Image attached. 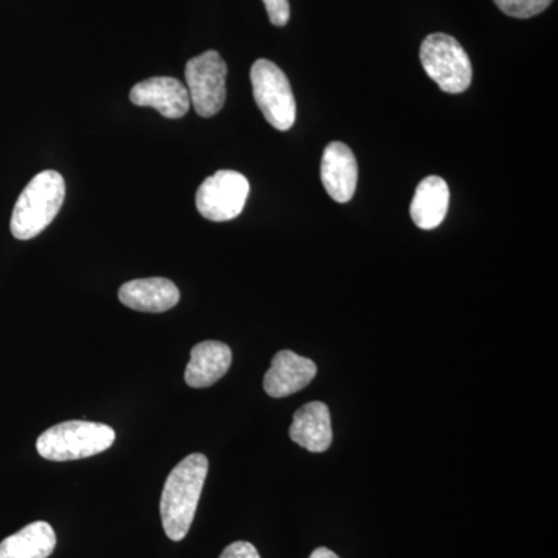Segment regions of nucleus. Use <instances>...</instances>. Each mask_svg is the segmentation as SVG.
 Masks as SVG:
<instances>
[{
    "mask_svg": "<svg viewBox=\"0 0 558 558\" xmlns=\"http://www.w3.org/2000/svg\"><path fill=\"white\" fill-rule=\"evenodd\" d=\"M207 473V457L193 453L180 461L165 481L160 515L165 534L172 542H180L189 534L196 517Z\"/></svg>",
    "mask_w": 558,
    "mask_h": 558,
    "instance_id": "f257e3e1",
    "label": "nucleus"
},
{
    "mask_svg": "<svg viewBox=\"0 0 558 558\" xmlns=\"http://www.w3.org/2000/svg\"><path fill=\"white\" fill-rule=\"evenodd\" d=\"M64 199L65 182L60 172H39L14 205L10 223L13 236L21 241L38 236L57 218Z\"/></svg>",
    "mask_w": 558,
    "mask_h": 558,
    "instance_id": "f03ea898",
    "label": "nucleus"
},
{
    "mask_svg": "<svg viewBox=\"0 0 558 558\" xmlns=\"http://www.w3.org/2000/svg\"><path fill=\"white\" fill-rule=\"evenodd\" d=\"M116 442L112 427L98 422L68 421L44 432L36 450L47 461H76L100 454Z\"/></svg>",
    "mask_w": 558,
    "mask_h": 558,
    "instance_id": "7ed1b4c3",
    "label": "nucleus"
},
{
    "mask_svg": "<svg viewBox=\"0 0 558 558\" xmlns=\"http://www.w3.org/2000/svg\"><path fill=\"white\" fill-rule=\"evenodd\" d=\"M421 64L447 94H462L472 84L473 69L464 47L453 36L433 33L421 46Z\"/></svg>",
    "mask_w": 558,
    "mask_h": 558,
    "instance_id": "20e7f679",
    "label": "nucleus"
},
{
    "mask_svg": "<svg viewBox=\"0 0 558 558\" xmlns=\"http://www.w3.org/2000/svg\"><path fill=\"white\" fill-rule=\"evenodd\" d=\"M253 97L267 123L289 131L296 119V102L286 73L269 60H258L250 70Z\"/></svg>",
    "mask_w": 558,
    "mask_h": 558,
    "instance_id": "39448f33",
    "label": "nucleus"
},
{
    "mask_svg": "<svg viewBox=\"0 0 558 558\" xmlns=\"http://www.w3.org/2000/svg\"><path fill=\"white\" fill-rule=\"evenodd\" d=\"M227 64L215 50L189 61L185 69L186 90L197 116L209 119L222 110L227 98Z\"/></svg>",
    "mask_w": 558,
    "mask_h": 558,
    "instance_id": "423d86ee",
    "label": "nucleus"
},
{
    "mask_svg": "<svg viewBox=\"0 0 558 558\" xmlns=\"http://www.w3.org/2000/svg\"><path fill=\"white\" fill-rule=\"evenodd\" d=\"M250 183L241 172L222 170L205 179L197 190L196 207L211 222L236 219L245 207Z\"/></svg>",
    "mask_w": 558,
    "mask_h": 558,
    "instance_id": "0eeeda50",
    "label": "nucleus"
},
{
    "mask_svg": "<svg viewBox=\"0 0 558 558\" xmlns=\"http://www.w3.org/2000/svg\"><path fill=\"white\" fill-rule=\"evenodd\" d=\"M131 101L142 108L159 110L167 119H182L190 110L191 101L186 86L170 76H156L135 84Z\"/></svg>",
    "mask_w": 558,
    "mask_h": 558,
    "instance_id": "6e6552de",
    "label": "nucleus"
},
{
    "mask_svg": "<svg viewBox=\"0 0 558 558\" xmlns=\"http://www.w3.org/2000/svg\"><path fill=\"white\" fill-rule=\"evenodd\" d=\"M315 376L317 365L311 359L284 349L271 360V366L264 376V391L270 398H288L306 388Z\"/></svg>",
    "mask_w": 558,
    "mask_h": 558,
    "instance_id": "1a4fd4ad",
    "label": "nucleus"
},
{
    "mask_svg": "<svg viewBox=\"0 0 558 558\" xmlns=\"http://www.w3.org/2000/svg\"><path fill=\"white\" fill-rule=\"evenodd\" d=\"M359 168L354 153L344 143H329L323 153L322 182L333 201L344 204L354 197Z\"/></svg>",
    "mask_w": 558,
    "mask_h": 558,
    "instance_id": "9d476101",
    "label": "nucleus"
},
{
    "mask_svg": "<svg viewBox=\"0 0 558 558\" xmlns=\"http://www.w3.org/2000/svg\"><path fill=\"white\" fill-rule=\"evenodd\" d=\"M119 299L132 311L161 314L178 306V286L167 278L134 279L121 286Z\"/></svg>",
    "mask_w": 558,
    "mask_h": 558,
    "instance_id": "9b49d317",
    "label": "nucleus"
},
{
    "mask_svg": "<svg viewBox=\"0 0 558 558\" xmlns=\"http://www.w3.org/2000/svg\"><path fill=\"white\" fill-rule=\"evenodd\" d=\"M231 349L222 341L207 340L191 351L185 381L191 388H208L222 379L231 366Z\"/></svg>",
    "mask_w": 558,
    "mask_h": 558,
    "instance_id": "f8f14e48",
    "label": "nucleus"
},
{
    "mask_svg": "<svg viewBox=\"0 0 558 558\" xmlns=\"http://www.w3.org/2000/svg\"><path fill=\"white\" fill-rule=\"evenodd\" d=\"M290 439L312 453H323L332 444V424L328 405L310 402L301 407L293 416L289 429Z\"/></svg>",
    "mask_w": 558,
    "mask_h": 558,
    "instance_id": "ddd939ff",
    "label": "nucleus"
},
{
    "mask_svg": "<svg viewBox=\"0 0 558 558\" xmlns=\"http://www.w3.org/2000/svg\"><path fill=\"white\" fill-rule=\"evenodd\" d=\"M450 205V190L446 180L439 175H429L418 183L413 202L411 219L418 229L433 230L446 219Z\"/></svg>",
    "mask_w": 558,
    "mask_h": 558,
    "instance_id": "4468645a",
    "label": "nucleus"
},
{
    "mask_svg": "<svg viewBox=\"0 0 558 558\" xmlns=\"http://www.w3.org/2000/svg\"><path fill=\"white\" fill-rule=\"evenodd\" d=\"M57 534L46 521H35L0 543V558H49Z\"/></svg>",
    "mask_w": 558,
    "mask_h": 558,
    "instance_id": "2eb2a0df",
    "label": "nucleus"
},
{
    "mask_svg": "<svg viewBox=\"0 0 558 558\" xmlns=\"http://www.w3.org/2000/svg\"><path fill=\"white\" fill-rule=\"evenodd\" d=\"M499 10L517 20H529L543 13L553 0H494Z\"/></svg>",
    "mask_w": 558,
    "mask_h": 558,
    "instance_id": "dca6fc26",
    "label": "nucleus"
},
{
    "mask_svg": "<svg viewBox=\"0 0 558 558\" xmlns=\"http://www.w3.org/2000/svg\"><path fill=\"white\" fill-rule=\"evenodd\" d=\"M269 20L275 27H284L290 20L289 0H263Z\"/></svg>",
    "mask_w": 558,
    "mask_h": 558,
    "instance_id": "f3484780",
    "label": "nucleus"
},
{
    "mask_svg": "<svg viewBox=\"0 0 558 558\" xmlns=\"http://www.w3.org/2000/svg\"><path fill=\"white\" fill-rule=\"evenodd\" d=\"M219 558H260V556L252 543L234 542L222 550Z\"/></svg>",
    "mask_w": 558,
    "mask_h": 558,
    "instance_id": "a211bd4d",
    "label": "nucleus"
},
{
    "mask_svg": "<svg viewBox=\"0 0 558 558\" xmlns=\"http://www.w3.org/2000/svg\"><path fill=\"white\" fill-rule=\"evenodd\" d=\"M310 558H340L333 550L328 548H317L311 554Z\"/></svg>",
    "mask_w": 558,
    "mask_h": 558,
    "instance_id": "6ab92c4d",
    "label": "nucleus"
}]
</instances>
